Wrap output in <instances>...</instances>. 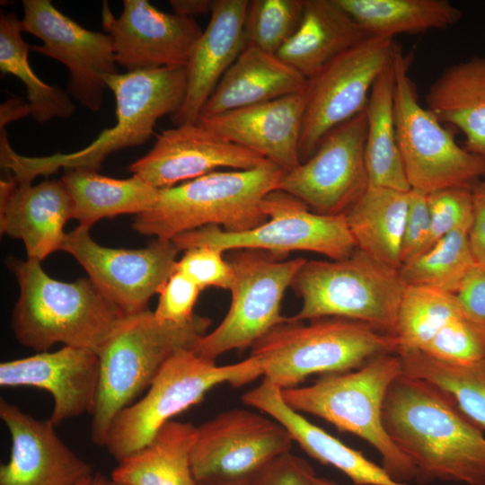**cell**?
I'll return each mask as SVG.
<instances>
[{"mask_svg": "<svg viewBox=\"0 0 485 485\" xmlns=\"http://www.w3.org/2000/svg\"><path fill=\"white\" fill-rule=\"evenodd\" d=\"M385 432L415 469V481L485 485V436L443 390L401 374L382 408Z\"/></svg>", "mask_w": 485, "mask_h": 485, "instance_id": "cell-1", "label": "cell"}, {"mask_svg": "<svg viewBox=\"0 0 485 485\" xmlns=\"http://www.w3.org/2000/svg\"><path fill=\"white\" fill-rule=\"evenodd\" d=\"M116 101V124L87 146L69 154L24 156L14 152L8 139L0 142L1 166L13 172L18 183L31 184L39 175L48 176L63 167L98 171L108 155L148 141L162 117L176 113L187 91L186 66L128 71L106 78Z\"/></svg>", "mask_w": 485, "mask_h": 485, "instance_id": "cell-2", "label": "cell"}, {"mask_svg": "<svg viewBox=\"0 0 485 485\" xmlns=\"http://www.w3.org/2000/svg\"><path fill=\"white\" fill-rule=\"evenodd\" d=\"M5 263L20 289L13 331L20 344L38 353L57 343L98 353L125 315L89 278L63 282L49 277L37 260L9 256Z\"/></svg>", "mask_w": 485, "mask_h": 485, "instance_id": "cell-3", "label": "cell"}, {"mask_svg": "<svg viewBox=\"0 0 485 485\" xmlns=\"http://www.w3.org/2000/svg\"><path fill=\"white\" fill-rule=\"evenodd\" d=\"M283 172L267 160L251 169L216 171L161 189L153 207L134 216L132 227L163 240L208 225L251 230L268 219L263 201L278 190Z\"/></svg>", "mask_w": 485, "mask_h": 485, "instance_id": "cell-4", "label": "cell"}, {"mask_svg": "<svg viewBox=\"0 0 485 485\" xmlns=\"http://www.w3.org/2000/svg\"><path fill=\"white\" fill-rule=\"evenodd\" d=\"M210 324L197 314L184 322H160L148 309L119 320L97 353L99 389L90 431L95 445L104 446L115 416L148 389L171 357L192 349Z\"/></svg>", "mask_w": 485, "mask_h": 485, "instance_id": "cell-5", "label": "cell"}, {"mask_svg": "<svg viewBox=\"0 0 485 485\" xmlns=\"http://www.w3.org/2000/svg\"><path fill=\"white\" fill-rule=\"evenodd\" d=\"M308 322L287 317L251 347L263 381L281 390L295 387L312 375L353 371L399 348L395 336L362 322L341 317Z\"/></svg>", "mask_w": 485, "mask_h": 485, "instance_id": "cell-6", "label": "cell"}, {"mask_svg": "<svg viewBox=\"0 0 485 485\" xmlns=\"http://www.w3.org/2000/svg\"><path fill=\"white\" fill-rule=\"evenodd\" d=\"M401 374L399 356L383 354L355 371L325 375L311 385L283 389L281 396L294 410L323 419L340 431L366 441L381 455L386 472L405 483L415 480V469L391 441L382 421L386 391Z\"/></svg>", "mask_w": 485, "mask_h": 485, "instance_id": "cell-7", "label": "cell"}, {"mask_svg": "<svg viewBox=\"0 0 485 485\" xmlns=\"http://www.w3.org/2000/svg\"><path fill=\"white\" fill-rule=\"evenodd\" d=\"M405 287L399 270L357 248L343 260H306L291 284L302 299L301 309L291 318H347L395 336Z\"/></svg>", "mask_w": 485, "mask_h": 485, "instance_id": "cell-8", "label": "cell"}, {"mask_svg": "<svg viewBox=\"0 0 485 485\" xmlns=\"http://www.w3.org/2000/svg\"><path fill=\"white\" fill-rule=\"evenodd\" d=\"M260 376V365L251 356L217 366L191 348L181 350L164 364L146 394L115 416L104 446L119 462L146 445L173 416L198 403L214 386L239 387Z\"/></svg>", "mask_w": 485, "mask_h": 485, "instance_id": "cell-9", "label": "cell"}, {"mask_svg": "<svg viewBox=\"0 0 485 485\" xmlns=\"http://www.w3.org/2000/svg\"><path fill=\"white\" fill-rule=\"evenodd\" d=\"M411 54L398 45L394 59L396 137L410 190L428 195L471 187L485 175V158L457 144L454 133L420 102L409 71Z\"/></svg>", "mask_w": 485, "mask_h": 485, "instance_id": "cell-10", "label": "cell"}, {"mask_svg": "<svg viewBox=\"0 0 485 485\" xmlns=\"http://www.w3.org/2000/svg\"><path fill=\"white\" fill-rule=\"evenodd\" d=\"M268 219L242 232H227L208 225L181 234L172 239L179 251L209 246L223 252L258 250L275 257L291 251H312L337 260L349 257L357 249L345 215L325 216L313 212L298 198L281 190L270 192L263 201Z\"/></svg>", "mask_w": 485, "mask_h": 485, "instance_id": "cell-11", "label": "cell"}, {"mask_svg": "<svg viewBox=\"0 0 485 485\" xmlns=\"http://www.w3.org/2000/svg\"><path fill=\"white\" fill-rule=\"evenodd\" d=\"M278 259L263 251H235L228 260L233 270L229 310L212 331L197 340L192 350L216 360L233 349L251 348L287 319L280 313L281 302L306 260Z\"/></svg>", "mask_w": 485, "mask_h": 485, "instance_id": "cell-12", "label": "cell"}, {"mask_svg": "<svg viewBox=\"0 0 485 485\" xmlns=\"http://www.w3.org/2000/svg\"><path fill=\"white\" fill-rule=\"evenodd\" d=\"M398 44L369 36L343 52L307 80L299 143L301 163L334 128L365 111L371 89L392 63Z\"/></svg>", "mask_w": 485, "mask_h": 485, "instance_id": "cell-13", "label": "cell"}, {"mask_svg": "<svg viewBox=\"0 0 485 485\" xmlns=\"http://www.w3.org/2000/svg\"><path fill=\"white\" fill-rule=\"evenodd\" d=\"M294 440L278 421L251 410L224 411L198 427L191 454L198 482L250 483Z\"/></svg>", "mask_w": 485, "mask_h": 485, "instance_id": "cell-14", "label": "cell"}, {"mask_svg": "<svg viewBox=\"0 0 485 485\" xmlns=\"http://www.w3.org/2000/svg\"><path fill=\"white\" fill-rule=\"evenodd\" d=\"M365 111L331 130L314 153L284 172L281 190L325 216L346 215L369 186Z\"/></svg>", "mask_w": 485, "mask_h": 485, "instance_id": "cell-15", "label": "cell"}, {"mask_svg": "<svg viewBox=\"0 0 485 485\" xmlns=\"http://www.w3.org/2000/svg\"><path fill=\"white\" fill-rule=\"evenodd\" d=\"M78 225L66 234L61 250L72 255L88 278L125 315L147 309V304L175 270L180 251L172 240L156 239L140 249L102 246Z\"/></svg>", "mask_w": 485, "mask_h": 485, "instance_id": "cell-16", "label": "cell"}, {"mask_svg": "<svg viewBox=\"0 0 485 485\" xmlns=\"http://www.w3.org/2000/svg\"><path fill=\"white\" fill-rule=\"evenodd\" d=\"M22 6L23 32L42 41L31 50L62 63L69 72V95L99 111L108 89L106 78L119 73L111 37L82 27L49 0H23Z\"/></svg>", "mask_w": 485, "mask_h": 485, "instance_id": "cell-17", "label": "cell"}, {"mask_svg": "<svg viewBox=\"0 0 485 485\" xmlns=\"http://www.w3.org/2000/svg\"><path fill=\"white\" fill-rule=\"evenodd\" d=\"M102 25L117 65L128 71L186 66L203 32L194 18L165 13L146 0H124L119 17L103 3Z\"/></svg>", "mask_w": 485, "mask_h": 485, "instance_id": "cell-18", "label": "cell"}, {"mask_svg": "<svg viewBox=\"0 0 485 485\" xmlns=\"http://www.w3.org/2000/svg\"><path fill=\"white\" fill-rule=\"evenodd\" d=\"M267 161L195 123L161 132L153 148L128 166L132 175L161 190L194 180L218 169L246 170Z\"/></svg>", "mask_w": 485, "mask_h": 485, "instance_id": "cell-19", "label": "cell"}, {"mask_svg": "<svg viewBox=\"0 0 485 485\" xmlns=\"http://www.w3.org/2000/svg\"><path fill=\"white\" fill-rule=\"evenodd\" d=\"M99 379L98 354L70 346L0 364L2 387H36L51 394L48 419L55 427L85 413L93 415Z\"/></svg>", "mask_w": 485, "mask_h": 485, "instance_id": "cell-20", "label": "cell"}, {"mask_svg": "<svg viewBox=\"0 0 485 485\" xmlns=\"http://www.w3.org/2000/svg\"><path fill=\"white\" fill-rule=\"evenodd\" d=\"M0 419L12 442L9 461L0 466V485H77L94 475L49 419L39 420L3 398Z\"/></svg>", "mask_w": 485, "mask_h": 485, "instance_id": "cell-21", "label": "cell"}, {"mask_svg": "<svg viewBox=\"0 0 485 485\" xmlns=\"http://www.w3.org/2000/svg\"><path fill=\"white\" fill-rule=\"evenodd\" d=\"M304 107V93H295L210 117H199L198 122L287 172L301 163L299 143Z\"/></svg>", "mask_w": 485, "mask_h": 485, "instance_id": "cell-22", "label": "cell"}, {"mask_svg": "<svg viewBox=\"0 0 485 485\" xmlns=\"http://www.w3.org/2000/svg\"><path fill=\"white\" fill-rule=\"evenodd\" d=\"M72 199L61 180L36 185L13 176L0 182V231L25 246L27 259L41 261L60 251L64 225L72 219Z\"/></svg>", "mask_w": 485, "mask_h": 485, "instance_id": "cell-23", "label": "cell"}, {"mask_svg": "<svg viewBox=\"0 0 485 485\" xmlns=\"http://www.w3.org/2000/svg\"><path fill=\"white\" fill-rule=\"evenodd\" d=\"M248 4V0H215L208 24L186 66V95L180 110L172 116L176 126L198 121L205 103L246 47Z\"/></svg>", "mask_w": 485, "mask_h": 485, "instance_id": "cell-24", "label": "cell"}, {"mask_svg": "<svg viewBox=\"0 0 485 485\" xmlns=\"http://www.w3.org/2000/svg\"><path fill=\"white\" fill-rule=\"evenodd\" d=\"M242 402L283 425L294 442L318 462L331 465L356 485H406L395 481L386 471L291 409L281 396V389L266 381L246 392Z\"/></svg>", "mask_w": 485, "mask_h": 485, "instance_id": "cell-25", "label": "cell"}, {"mask_svg": "<svg viewBox=\"0 0 485 485\" xmlns=\"http://www.w3.org/2000/svg\"><path fill=\"white\" fill-rule=\"evenodd\" d=\"M307 79L277 54L246 45L205 103L199 117L304 93Z\"/></svg>", "mask_w": 485, "mask_h": 485, "instance_id": "cell-26", "label": "cell"}, {"mask_svg": "<svg viewBox=\"0 0 485 485\" xmlns=\"http://www.w3.org/2000/svg\"><path fill=\"white\" fill-rule=\"evenodd\" d=\"M367 37L335 0H304L297 30L277 55L308 80Z\"/></svg>", "mask_w": 485, "mask_h": 485, "instance_id": "cell-27", "label": "cell"}, {"mask_svg": "<svg viewBox=\"0 0 485 485\" xmlns=\"http://www.w3.org/2000/svg\"><path fill=\"white\" fill-rule=\"evenodd\" d=\"M427 108L464 136L463 147L485 158V57L445 68L426 94Z\"/></svg>", "mask_w": 485, "mask_h": 485, "instance_id": "cell-28", "label": "cell"}, {"mask_svg": "<svg viewBox=\"0 0 485 485\" xmlns=\"http://www.w3.org/2000/svg\"><path fill=\"white\" fill-rule=\"evenodd\" d=\"M198 428L170 420L138 451L119 461L110 480L128 485H197L191 454Z\"/></svg>", "mask_w": 485, "mask_h": 485, "instance_id": "cell-29", "label": "cell"}, {"mask_svg": "<svg viewBox=\"0 0 485 485\" xmlns=\"http://www.w3.org/2000/svg\"><path fill=\"white\" fill-rule=\"evenodd\" d=\"M410 191L369 185L345 215L356 247L397 270Z\"/></svg>", "mask_w": 485, "mask_h": 485, "instance_id": "cell-30", "label": "cell"}, {"mask_svg": "<svg viewBox=\"0 0 485 485\" xmlns=\"http://www.w3.org/2000/svg\"><path fill=\"white\" fill-rule=\"evenodd\" d=\"M72 199V219L90 229L102 218L138 215L155 203L159 190L132 175L115 179L96 171L69 170L61 179Z\"/></svg>", "mask_w": 485, "mask_h": 485, "instance_id": "cell-31", "label": "cell"}, {"mask_svg": "<svg viewBox=\"0 0 485 485\" xmlns=\"http://www.w3.org/2000/svg\"><path fill=\"white\" fill-rule=\"evenodd\" d=\"M365 113L369 185L410 191L396 137L393 61L375 80Z\"/></svg>", "mask_w": 485, "mask_h": 485, "instance_id": "cell-32", "label": "cell"}, {"mask_svg": "<svg viewBox=\"0 0 485 485\" xmlns=\"http://www.w3.org/2000/svg\"><path fill=\"white\" fill-rule=\"evenodd\" d=\"M368 36L394 39L444 30L462 18L460 9L447 0H335Z\"/></svg>", "mask_w": 485, "mask_h": 485, "instance_id": "cell-33", "label": "cell"}, {"mask_svg": "<svg viewBox=\"0 0 485 485\" xmlns=\"http://www.w3.org/2000/svg\"><path fill=\"white\" fill-rule=\"evenodd\" d=\"M396 354L403 374L428 381L445 392L469 420L485 430V357L450 364L416 348H399Z\"/></svg>", "mask_w": 485, "mask_h": 485, "instance_id": "cell-34", "label": "cell"}, {"mask_svg": "<svg viewBox=\"0 0 485 485\" xmlns=\"http://www.w3.org/2000/svg\"><path fill=\"white\" fill-rule=\"evenodd\" d=\"M22 20L15 13L0 17V71L13 75L26 88L31 117L39 123L52 119H67L75 111V106L66 90L44 83L33 72L28 56L30 46L22 38Z\"/></svg>", "mask_w": 485, "mask_h": 485, "instance_id": "cell-35", "label": "cell"}, {"mask_svg": "<svg viewBox=\"0 0 485 485\" xmlns=\"http://www.w3.org/2000/svg\"><path fill=\"white\" fill-rule=\"evenodd\" d=\"M476 265L469 230L459 228L403 264L399 274L405 286L433 287L455 295L465 277Z\"/></svg>", "mask_w": 485, "mask_h": 485, "instance_id": "cell-36", "label": "cell"}, {"mask_svg": "<svg viewBox=\"0 0 485 485\" xmlns=\"http://www.w3.org/2000/svg\"><path fill=\"white\" fill-rule=\"evenodd\" d=\"M463 312L454 294L433 287L406 286L395 330L398 349H421L450 320Z\"/></svg>", "mask_w": 485, "mask_h": 485, "instance_id": "cell-37", "label": "cell"}, {"mask_svg": "<svg viewBox=\"0 0 485 485\" xmlns=\"http://www.w3.org/2000/svg\"><path fill=\"white\" fill-rule=\"evenodd\" d=\"M304 0L249 1L244 32L246 45L277 54L297 30Z\"/></svg>", "mask_w": 485, "mask_h": 485, "instance_id": "cell-38", "label": "cell"}, {"mask_svg": "<svg viewBox=\"0 0 485 485\" xmlns=\"http://www.w3.org/2000/svg\"><path fill=\"white\" fill-rule=\"evenodd\" d=\"M420 350L450 364H465L485 357V326L464 312L450 320Z\"/></svg>", "mask_w": 485, "mask_h": 485, "instance_id": "cell-39", "label": "cell"}, {"mask_svg": "<svg viewBox=\"0 0 485 485\" xmlns=\"http://www.w3.org/2000/svg\"><path fill=\"white\" fill-rule=\"evenodd\" d=\"M430 213V233L425 252L454 230H470L472 222L471 189L448 188L427 195Z\"/></svg>", "mask_w": 485, "mask_h": 485, "instance_id": "cell-40", "label": "cell"}, {"mask_svg": "<svg viewBox=\"0 0 485 485\" xmlns=\"http://www.w3.org/2000/svg\"><path fill=\"white\" fill-rule=\"evenodd\" d=\"M223 253L209 246L190 248L178 259L175 270L188 277L201 290L207 287L230 289L233 270Z\"/></svg>", "mask_w": 485, "mask_h": 485, "instance_id": "cell-41", "label": "cell"}, {"mask_svg": "<svg viewBox=\"0 0 485 485\" xmlns=\"http://www.w3.org/2000/svg\"><path fill=\"white\" fill-rule=\"evenodd\" d=\"M201 291L188 277L174 270L158 293L155 318L176 323L189 321L194 316L193 308Z\"/></svg>", "mask_w": 485, "mask_h": 485, "instance_id": "cell-42", "label": "cell"}, {"mask_svg": "<svg viewBox=\"0 0 485 485\" xmlns=\"http://www.w3.org/2000/svg\"><path fill=\"white\" fill-rule=\"evenodd\" d=\"M429 233L430 213L427 195L410 190L401 245V266L421 254Z\"/></svg>", "mask_w": 485, "mask_h": 485, "instance_id": "cell-43", "label": "cell"}, {"mask_svg": "<svg viewBox=\"0 0 485 485\" xmlns=\"http://www.w3.org/2000/svg\"><path fill=\"white\" fill-rule=\"evenodd\" d=\"M315 478L311 464L290 451L269 463L251 485H314Z\"/></svg>", "mask_w": 485, "mask_h": 485, "instance_id": "cell-44", "label": "cell"}, {"mask_svg": "<svg viewBox=\"0 0 485 485\" xmlns=\"http://www.w3.org/2000/svg\"><path fill=\"white\" fill-rule=\"evenodd\" d=\"M463 312L485 326V265L477 264L455 294Z\"/></svg>", "mask_w": 485, "mask_h": 485, "instance_id": "cell-45", "label": "cell"}, {"mask_svg": "<svg viewBox=\"0 0 485 485\" xmlns=\"http://www.w3.org/2000/svg\"><path fill=\"white\" fill-rule=\"evenodd\" d=\"M472 222L469 240L477 264L485 265V175L471 187Z\"/></svg>", "mask_w": 485, "mask_h": 485, "instance_id": "cell-46", "label": "cell"}, {"mask_svg": "<svg viewBox=\"0 0 485 485\" xmlns=\"http://www.w3.org/2000/svg\"><path fill=\"white\" fill-rule=\"evenodd\" d=\"M31 114L29 102L19 97H11L0 106V130L5 129V126L13 121L21 119Z\"/></svg>", "mask_w": 485, "mask_h": 485, "instance_id": "cell-47", "label": "cell"}, {"mask_svg": "<svg viewBox=\"0 0 485 485\" xmlns=\"http://www.w3.org/2000/svg\"><path fill=\"white\" fill-rule=\"evenodd\" d=\"M215 0H170L173 13L191 17L211 13Z\"/></svg>", "mask_w": 485, "mask_h": 485, "instance_id": "cell-48", "label": "cell"}, {"mask_svg": "<svg viewBox=\"0 0 485 485\" xmlns=\"http://www.w3.org/2000/svg\"><path fill=\"white\" fill-rule=\"evenodd\" d=\"M108 479L101 473H94L92 485H106Z\"/></svg>", "mask_w": 485, "mask_h": 485, "instance_id": "cell-49", "label": "cell"}, {"mask_svg": "<svg viewBox=\"0 0 485 485\" xmlns=\"http://www.w3.org/2000/svg\"><path fill=\"white\" fill-rule=\"evenodd\" d=\"M314 485H340L326 478L317 477L314 480Z\"/></svg>", "mask_w": 485, "mask_h": 485, "instance_id": "cell-50", "label": "cell"}, {"mask_svg": "<svg viewBox=\"0 0 485 485\" xmlns=\"http://www.w3.org/2000/svg\"><path fill=\"white\" fill-rule=\"evenodd\" d=\"M197 485H251L250 483H213V482H198Z\"/></svg>", "mask_w": 485, "mask_h": 485, "instance_id": "cell-51", "label": "cell"}, {"mask_svg": "<svg viewBox=\"0 0 485 485\" xmlns=\"http://www.w3.org/2000/svg\"><path fill=\"white\" fill-rule=\"evenodd\" d=\"M93 477L89 478V479H86L83 481H81L80 483H78L77 485H92V482H93Z\"/></svg>", "mask_w": 485, "mask_h": 485, "instance_id": "cell-52", "label": "cell"}, {"mask_svg": "<svg viewBox=\"0 0 485 485\" xmlns=\"http://www.w3.org/2000/svg\"><path fill=\"white\" fill-rule=\"evenodd\" d=\"M106 485H128V484L121 483V482H118V481H112V480H109V479H108Z\"/></svg>", "mask_w": 485, "mask_h": 485, "instance_id": "cell-53", "label": "cell"}]
</instances>
